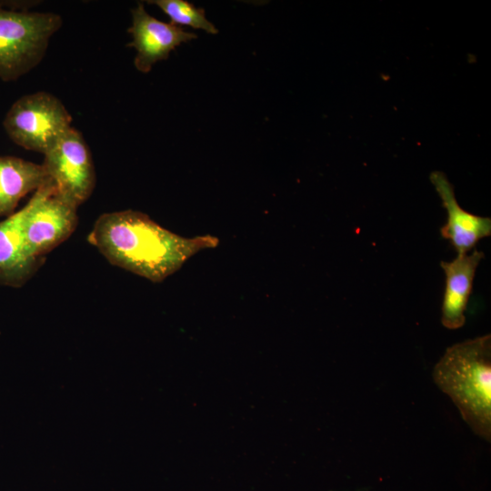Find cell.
<instances>
[{"mask_svg":"<svg viewBox=\"0 0 491 491\" xmlns=\"http://www.w3.org/2000/svg\"><path fill=\"white\" fill-rule=\"evenodd\" d=\"M48 179L43 165L15 156H0V215L14 214L19 201Z\"/></svg>","mask_w":491,"mask_h":491,"instance_id":"obj_11","label":"cell"},{"mask_svg":"<svg viewBox=\"0 0 491 491\" xmlns=\"http://www.w3.org/2000/svg\"><path fill=\"white\" fill-rule=\"evenodd\" d=\"M71 122V115L56 96L39 91L18 98L3 126L15 144L45 155L72 127Z\"/></svg>","mask_w":491,"mask_h":491,"instance_id":"obj_4","label":"cell"},{"mask_svg":"<svg viewBox=\"0 0 491 491\" xmlns=\"http://www.w3.org/2000/svg\"><path fill=\"white\" fill-rule=\"evenodd\" d=\"M484 257V252L474 249L470 253L457 255L450 262H440L446 276L441 307V323L446 328L456 330L465 325V312L472 293L476 271Z\"/></svg>","mask_w":491,"mask_h":491,"instance_id":"obj_9","label":"cell"},{"mask_svg":"<svg viewBox=\"0 0 491 491\" xmlns=\"http://www.w3.org/2000/svg\"><path fill=\"white\" fill-rule=\"evenodd\" d=\"M430 181L447 212L446 223L440 228L441 236L450 242L457 255L469 253L481 239L491 235V218L462 208L453 185L443 172H432Z\"/></svg>","mask_w":491,"mask_h":491,"instance_id":"obj_8","label":"cell"},{"mask_svg":"<svg viewBox=\"0 0 491 491\" xmlns=\"http://www.w3.org/2000/svg\"><path fill=\"white\" fill-rule=\"evenodd\" d=\"M148 4L157 5L175 25H186L195 29H203L209 34L218 33L217 28L206 17L205 10L196 8L185 0H153Z\"/></svg>","mask_w":491,"mask_h":491,"instance_id":"obj_12","label":"cell"},{"mask_svg":"<svg viewBox=\"0 0 491 491\" xmlns=\"http://www.w3.org/2000/svg\"><path fill=\"white\" fill-rule=\"evenodd\" d=\"M42 164L55 191L78 207L92 195L95 170L89 147L82 134L71 127L45 155Z\"/></svg>","mask_w":491,"mask_h":491,"instance_id":"obj_6","label":"cell"},{"mask_svg":"<svg viewBox=\"0 0 491 491\" xmlns=\"http://www.w3.org/2000/svg\"><path fill=\"white\" fill-rule=\"evenodd\" d=\"M131 14L132 25L127 31L132 42L127 46L135 49L134 65L142 73H148L156 62L167 59L180 44L197 38L194 33L150 15L141 3Z\"/></svg>","mask_w":491,"mask_h":491,"instance_id":"obj_7","label":"cell"},{"mask_svg":"<svg viewBox=\"0 0 491 491\" xmlns=\"http://www.w3.org/2000/svg\"><path fill=\"white\" fill-rule=\"evenodd\" d=\"M23 210L24 240L36 257H44L65 241L77 226V207L57 195L50 178L34 192Z\"/></svg>","mask_w":491,"mask_h":491,"instance_id":"obj_5","label":"cell"},{"mask_svg":"<svg viewBox=\"0 0 491 491\" xmlns=\"http://www.w3.org/2000/svg\"><path fill=\"white\" fill-rule=\"evenodd\" d=\"M23 208L0 222V284L12 287L24 286L40 268L44 257L27 250L23 233Z\"/></svg>","mask_w":491,"mask_h":491,"instance_id":"obj_10","label":"cell"},{"mask_svg":"<svg viewBox=\"0 0 491 491\" xmlns=\"http://www.w3.org/2000/svg\"><path fill=\"white\" fill-rule=\"evenodd\" d=\"M62 23V17L52 12L0 3V79L14 81L34 69Z\"/></svg>","mask_w":491,"mask_h":491,"instance_id":"obj_3","label":"cell"},{"mask_svg":"<svg viewBox=\"0 0 491 491\" xmlns=\"http://www.w3.org/2000/svg\"><path fill=\"white\" fill-rule=\"evenodd\" d=\"M433 379L474 433L490 442L491 336L448 347L434 367Z\"/></svg>","mask_w":491,"mask_h":491,"instance_id":"obj_2","label":"cell"},{"mask_svg":"<svg viewBox=\"0 0 491 491\" xmlns=\"http://www.w3.org/2000/svg\"><path fill=\"white\" fill-rule=\"evenodd\" d=\"M87 239L110 264L155 283L173 275L199 251L219 244L209 235L180 236L131 209L101 215Z\"/></svg>","mask_w":491,"mask_h":491,"instance_id":"obj_1","label":"cell"}]
</instances>
